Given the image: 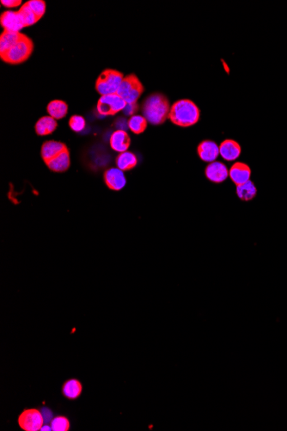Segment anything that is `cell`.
I'll return each instance as SVG.
<instances>
[{
	"instance_id": "obj_1",
	"label": "cell",
	"mask_w": 287,
	"mask_h": 431,
	"mask_svg": "<svg viewBox=\"0 0 287 431\" xmlns=\"http://www.w3.org/2000/svg\"><path fill=\"white\" fill-rule=\"evenodd\" d=\"M142 111L148 123L152 125H161L169 118L170 102L163 94H152L144 102Z\"/></svg>"
},
{
	"instance_id": "obj_2",
	"label": "cell",
	"mask_w": 287,
	"mask_h": 431,
	"mask_svg": "<svg viewBox=\"0 0 287 431\" xmlns=\"http://www.w3.org/2000/svg\"><path fill=\"white\" fill-rule=\"evenodd\" d=\"M199 116L200 110L194 102L189 99H181L170 108L169 119L175 125L189 128L199 122Z\"/></svg>"
},
{
	"instance_id": "obj_3",
	"label": "cell",
	"mask_w": 287,
	"mask_h": 431,
	"mask_svg": "<svg viewBox=\"0 0 287 431\" xmlns=\"http://www.w3.org/2000/svg\"><path fill=\"white\" fill-rule=\"evenodd\" d=\"M34 51V43L28 35H22L18 42L8 51L0 54V58L6 64L19 65L27 62Z\"/></svg>"
},
{
	"instance_id": "obj_4",
	"label": "cell",
	"mask_w": 287,
	"mask_h": 431,
	"mask_svg": "<svg viewBox=\"0 0 287 431\" xmlns=\"http://www.w3.org/2000/svg\"><path fill=\"white\" fill-rule=\"evenodd\" d=\"M124 77V75L117 70H104L96 80V91L101 96L117 93Z\"/></svg>"
},
{
	"instance_id": "obj_5",
	"label": "cell",
	"mask_w": 287,
	"mask_h": 431,
	"mask_svg": "<svg viewBox=\"0 0 287 431\" xmlns=\"http://www.w3.org/2000/svg\"><path fill=\"white\" fill-rule=\"evenodd\" d=\"M145 91L143 84L135 74L128 75L124 77L117 94L128 104H136Z\"/></svg>"
},
{
	"instance_id": "obj_6",
	"label": "cell",
	"mask_w": 287,
	"mask_h": 431,
	"mask_svg": "<svg viewBox=\"0 0 287 431\" xmlns=\"http://www.w3.org/2000/svg\"><path fill=\"white\" fill-rule=\"evenodd\" d=\"M128 104L117 93L101 96L97 102L96 109L101 115H114L125 109Z\"/></svg>"
},
{
	"instance_id": "obj_7",
	"label": "cell",
	"mask_w": 287,
	"mask_h": 431,
	"mask_svg": "<svg viewBox=\"0 0 287 431\" xmlns=\"http://www.w3.org/2000/svg\"><path fill=\"white\" fill-rule=\"evenodd\" d=\"M17 423L24 431L40 430L44 424V417L40 410L35 408L25 409L18 416Z\"/></svg>"
},
{
	"instance_id": "obj_8",
	"label": "cell",
	"mask_w": 287,
	"mask_h": 431,
	"mask_svg": "<svg viewBox=\"0 0 287 431\" xmlns=\"http://www.w3.org/2000/svg\"><path fill=\"white\" fill-rule=\"evenodd\" d=\"M104 178L107 187L114 191H120L127 184L124 171L119 168H109L104 172Z\"/></svg>"
},
{
	"instance_id": "obj_9",
	"label": "cell",
	"mask_w": 287,
	"mask_h": 431,
	"mask_svg": "<svg viewBox=\"0 0 287 431\" xmlns=\"http://www.w3.org/2000/svg\"><path fill=\"white\" fill-rule=\"evenodd\" d=\"M205 175L209 181L214 184H221L229 177L228 168L222 162L214 161L207 166Z\"/></svg>"
},
{
	"instance_id": "obj_10",
	"label": "cell",
	"mask_w": 287,
	"mask_h": 431,
	"mask_svg": "<svg viewBox=\"0 0 287 431\" xmlns=\"http://www.w3.org/2000/svg\"><path fill=\"white\" fill-rule=\"evenodd\" d=\"M197 153L204 162L213 163L219 156V147L214 141L206 140L198 145Z\"/></svg>"
},
{
	"instance_id": "obj_11",
	"label": "cell",
	"mask_w": 287,
	"mask_h": 431,
	"mask_svg": "<svg viewBox=\"0 0 287 431\" xmlns=\"http://www.w3.org/2000/svg\"><path fill=\"white\" fill-rule=\"evenodd\" d=\"M229 177L237 186L250 181L251 177V169L250 166L242 162H236L229 170Z\"/></svg>"
},
{
	"instance_id": "obj_12",
	"label": "cell",
	"mask_w": 287,
	"mask_h": 431,
	"mask_svg": "<svg viewBox=\"0 0 287 431\" xmlns=\"http://www.w3.org/2000/svg\"><path fill=\"white\" fill-rule=\"evenodd\" d=\"M0 24L4 30L11 32H20L24 29V24L17 11H6L1 14Z\"/></svg>"
},
{
	"instance_id": "obj_13",
	"label": "cell",
	"mask_w": 287,
	"mask_h": 431,
	"mask_svg": "<svg viewBox=\"0 0 287 431\" xmlns=\"http://www.w3.org/2000/svg\"><path fill=\"white\" fill-rule=\"evenodd\" d=\"M242 152L239 143L234 140H225L219 146V155L228 162L237 160Z\"/></svg>"
},
{
	"instance_id": "obj_14",
	"label": "cell",
	"mask_w": 287,
	"mask_h": 431,
	"mask_svg": "<svg viewBox=\"0 0 287 431\" xmlns=\"http://www.w3.org/2000/svg\"><path fill=\"white\" fill-rule=\"evenodd\" d=\"M67 145L59 141H48L44 142L40 149V155L45 164L57 157L64 150L67 149Z\"/></svg>"
},
{
	"instance_id": "obj_15",
	"label": "cell",
	"mask_w": 287,
	"mask_h": 431,
	"mask_svg": "<svg viewBox=\"0 0 287 431\" xmlns=\"http://www.w3.org/2000/svg\"><path fill=\"white\" fill-rule=\"evenodd\" d=\"M109 144L112 149L115 152H127L130 147L131 138L126 131L116 130L112 133L109 139Z\"/></svg>"
},
{
	"instance_id": "obj_16",
	"label": "cell",
	"mask_w": 287,
	"mask_h": 431,
	"mask_svg": "<svg viewBox=\"0 0 287 431\" xmlns=\"http://www.w3.org/2000/svg\"><path fill=\"white\" fill-rule=\"evenodd\" d=\"M46 165L49 170L53 172H65L70 168L71 159H70L69 149L64 150L61 153H59L57 157L47 163Z\"/></svg>"
},
{
	"instance_id": "obj_17",
	"label": "cell",
	"mask_w": 287,
	"mask_h": 431,
	"mask_svg": "<svg viewBox=\"0 0 287 431\" xmlns=\"http://www.w3.org/2000/svg\"><path fill=\"white\" fill-rule=\"evenodd\" d=\"M58 127L57 121L49 116H43L37 121L35 124V133L39 136L49 135L56 130Z\"/></svg>"
},
{
	"instance_id": "obj_18",
	"label": "cell",
	"mask_w": 287,
	"mask_h": 431,
	"mask_svg": "<svg viewBox=\"0 0 287 431\" xmlns=\"http://www.w3.org/2000/svg\"><path fill=\"white\" fill-rule=\"evenodd\" d=\"M82 383L77 379H70L62 386V394L67 399L74 400L82 394Z\"/></svg>"
},
{
	"instance_id": "obj_19",
	"label": "cell",
	"mask_w": 287,
	"mask_h": 431,
	"mask_svg": "<svg viewBox=\"0 0 287 431\" xmlns=\"http://www.w3.org/2000/svg\"><path fill=\"white\" fill-rule=\"evenodd\" d=\"M116 166L122 171L133 170L138 165V159L133 152H124L118 155L115 159Z\"/></svg>"
},
{
	"instance_id": "obj_20",
	"label": "cell",
	"mask_w": 287,
	"mask_h": 431,
	"mask_svg": "<svg viewBox=\"0 0 287 431\" xmlns=\"http://www.w3.org/2000/svg\"><path fill=\"white\" fill-rule=\"evenodd\" d=\"M47 111L51 117L55 120H60L66 117L68 112V105L62 100H53L47 106Z\"/></svg>"
},
{
	"instance_id": "obj_21",
	"label": "cell",
	"mask_w": 287,
	"mask_h": 431,
	"mask_svg": "<svg viewBox=\"0 0 287 431\" xmlns=\"http://www.w3.org/2000/svg\"><path fill=\"white\" fill-rule=\"evenodd\" d=\"M23 33L11 32L4 30L0 35V54H3L8 51L12 46L15 45L21 38Z\"/></svg>"
},
{
	"instance_id": "obj_22",
	"label": "cell",
	"mask_w": 287,
	"mask_h": 431,
	"mask_svg": "<svg viewBox=\"0 0 287 431\" xmlns=\"http://www.w3.org/2000/svg\"><path fill=\"white\" fill-rule=\"evenodd\" d=\"M256 194H257V189L255 184L250 180L237 186V197L244 202H250L254 199Z\"/></svg>"
},
{
	"instance_id": "obj_23",
	"label": "cell",
	"mask_w": 287,
	"mask_h": 431,
	"mask_svg": "<svg viewBox=\"0 0 287 431\" xmlns=\"http://www.w3.org/2000/svg\"><path fill=\"white\" fill-rule=\"evenodd\" d=\"M147 125H148V122L147 119L138 114L131 116L128 121V128L135 134L143 133L147 129Z\"/></svg>"
},
{
	"instance_id": "obj_24",
	"label": "cell",
	"mask_w": 287,
	"mask_h": 431,
	"mask_svg": "<svg viewBox=\"0 0 287 431\" xmlns=\"http://www.w3.org/2000/svg\"><path fill=\"white\" fill-rule=\"evenodd\" d=\"M17 12L21 17L24 28L32 26L34 24H36L38 21H40L37 16H35V13L29 8V6H27L26 3L22 6L21 8L19 9Z\"/></svg>"
},
{
	"instance_id": "obj_25",
	"label": "cell",
	"mask_w": 287,
	"mask_h": 431,
	"mask_svg": "<svg viewBox=\"0 0 287 431\" xmlns=\"http://www.w3.org/2000/svg\"><path fill=\"white\" fill-rule=\"evenodd\" d=\"M70 426L69 419L65 416H57L51 421V428L53 431H68Z\"/></svg>"
},
{
	"instance_id": "obj_26",
	"label": "cell",
	"mask_w": 287,
	"mask_h": 431,
	"mask_svg": "<svg viewBox=\"0 0 287 431\" xmlns=\"http://www.w3.org/2000/svg\"><path fill=\"white\" fill-rule=\"evenodd\" d=\"M26 5L35 13V16H37L39 20L44 16L46 9H47L45 1H43V0H30V1L26 2Z\"/></svg>"
},
{
	"instance_id": "obj_27",
	"label": "cell",
	"mask_w": 287,
	"mask_h": 431,
	"mask_svg": "<svg viewBox=\"0 0 287 431\" xmlns=\"http://www.w3.org/2000/svg\"><path fill=\"white\" fill-rule=\"evenodd\" d=\"M85 125H86L85 119L81 115L76 114V115H72V117L70 118V128L76 133H80L81 131L84 130L85 128Z\"/></svg>"
},
{
	"instance_id": "obj_28",
	"label": "cell",
	"mask_w": 287,
	"mask_h": 431,
	"mask_svg": "<svg viewBox=\"0 0 287 431\" xmlns=\"http://www.w3.org/2000/svg\"><path fill=\"white\" fill-rule=\"evenodd\" d=\"M0 3L6 8L11 9L16 8L21 6L22 1L21 0H1Z\"/></svg>"
},
{
	"instance_id": "obj_29",
	"label": "cell",
	"mask_w": 287,
	"mask_h": 431,
	"mask_svg": "<svg viewBox=\"0 0 287 431\" xmlns=\"http://www.w3.org/2000/svg\"><path fill=\"white\" fill-rule=\"evenodd\" d=\"M40 430H52V428H51V426L50 427L49 426H43Z\"/></svg>"
}]
</instances>
